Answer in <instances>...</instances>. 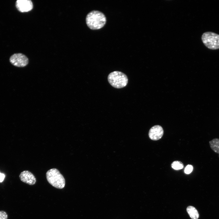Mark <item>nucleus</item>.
<instances>
[{
    "mask_svg": "<svg viewBox=\"0 0 219 219\" xmlns=\"http://www.w3.org/2000/svg\"><path fill=\"white\" fill-rule=\"evenodd\" d=\"M209 144L211 149L218 154L219 157V139L215 138L209 141Z\"/></svg>",
    "mask_w": 219,
    "mask_h": 219,
    "instance_id": "9d476101",
    "label": "nucleus"
},
{
    "mask_svg": "<svg viewBox=\"0 0 219 219\" xmlns=\"http://www.w3.org/2000/svg\"><path fill=\"white\" fill-rule=\"evenodd\" d=\"M16 6L18 10L22 12H29L33 7V3L30 0H17Z\"/></svg>",
    "mask_w": 219,
    "mask_h": 219,
    "instance_id": "423d86ee",
    "label": "nucleus"
},
{
    "mask_svg": "<svg viewBox=\"0 0 219 219\" xmlns=\"http://www.w3.org/2000/svg\"><path fill=\"white\" fill-rule=\"evenodd\" d=\"M19 177L22 182L30 185H33L36 182V179L33 175L27 170L22 172Z\"/></svg>",
    "mask_w": 219,
    "mask_h": 219,
    "instance_id": "6e6552de",
    "label": "nucleus"
},
{
    "mask_svg": "<svg viewBox=\"0 0 219 219\" xmlns=\"http://www.w3.org/2000/svg\"><path fill=\"white\" fill-rule=\"evenodd\" d=\"M163 133L162 127L158 125H155L150 129L149 132V137L153 140H158L161 138Z\"/></svg>",
    "mask_w": 219,
    "mask_h": 219,
    "instance_id": "0eeeda50",
    "label": "nucleus"
},
{
    "mask_svg": "<svg viewBox=\"0 0 219 219\" xmlns=\"http://www.w3.org/2000/svg\"><path fill=\"white\" fill-rule=\"evenodd\" d=\"M8 214L5 211H0V219H8Z\"/></svg>",
    "mask_w": 219,
    "mask_h": 219,
    "instance_id": "ddd939ff",
    "label": "nucleus"
},
{
    "mask_svg": "<svg viewBox=\"0 0 219 219\" xmlns=\"http://www.w3.org/2000/svg\"><path fill=\"white\" fill-rule=\"evenodd\" d=\"M201 39L204 44L208 49H219V34L211 32H207L203 33Z\"/></svg>",
    "mask_w": 219,
    "mask_h": 219,
    "instance_id": "20e7f679",
    "label": "nucleus"
},
{
    "mask_svg": "<svg viewBox=\"0 0 219 219\" xmlns=\"http://www.w3.org/2000/svg\"><path fill=\"white\" fill-rule=\"evenodd\" d=\"M193 170V166L190 165H187L186 167L185 170V173L186 174H189L191 173Z\"/></svg>",
    "mask_w": 219,
    "mask_h": 219,
    "instance_id": "f8f14e48",
    "label": "nucleus"
},
{
    "mask_svg": "<svg viewBox=\"0 0 219 219\" xmlns=\"http://www.w3.org/2000/svg\"><path fill=\"white\" fill-rule=\"evenodd\" d=\"M187 211L190 217L192 219H198L199 217V214L194 207L188 206L187 208Z\"/></svg>",
    "mask_w": 219,
    "mask_h": 219,
    "instance_id": "1a4fd4ad",
    "label": "nucleus"
},
{
    "mask_svg": "<svg viewBox=\"0 0 219 219\" xmlns=\"http://www.w3.org/2000/svg\"><path fill=\"white\" fill-rule=\"evenodd\" d=\"M10 63L13 65L23 67L27 65L29 60L27 57L22 53H16L11 56L9 59Z\"/></svg>",
    "mask_w": 219,
    "mask_h": 219,
    "instance_id": "39448f33",
    "label": "nucleus"
},
{
    "mask_svg": "<svg viewBox=\"0 0 219 219\" xmlns=\"http://www.w3.org/2000/svg\"><path fill=\"white\" fill-rule=\"evenodd\" d=\"M5 177V176L4 174L0 173V182H2L3 180Z\"/></svg>",
    "mask_w": 219,
    "mask_h": 219,
    "instance_id": "4468645a",
    "label": "nucleus"
},
{
    "mask_svg": "<svg viewBox=\"0 0 219 219\" xmlns=\"http://www.w3.org/2000/svg\"><path fill=\"white\" fill-rule=\"evenodd\" d=\"M108 80L111 86L118 89L126 86L128 81L127 77L125 74L117 71L110 73L108 76Z\"/></svg>",
    "mask_w": 219,
    "mask_h": 219,
    "instance_id": "7ed1b4c3",
    "label": "nucleus"
},
{
    "mask_svg": "<svg viewBox=\"0 0 219 219\" xmlns=\"http://www.w3.org/2000/svg\"><path fill=\"white\" fill-rule=\"evenodd\" d=\"M172 167L175 170H178L182 169L183 167V165L181 162L178 161H174L171 165Z\"/></svg>",
    "mask_w": 219,
    "mask_h": 219,
    "instance_id": "9b49d317",
    "label": "nucleus"
},
{
    "mask_svg": "<svg viewBox=\"0 0 219 219\" xmlns=\"http://www.w3.org/2000/svg\"><path fill=\"white\" fill-rule=\"evenodd\" d=\"M106 18L101 12L93 10L89 12L86 18V23L91 29L96 30L103 27L106 23Z\"/></svg>",
    "mask_w": 219,
    "mask_h": 219,
    "instance_id": "f257e3e1",
    "label": "nucleus"
},
{
    "mask_svg": "<svg viewBox=\"0 0 219 219\" xmlns=\"http://www.w3.org/2000/svg\"><path fill=\"white\" fill-rule=\"evenodd\" d=\"M46 175L47 181L53 186L59 189L64 187L65 179L57 169L53 168L49 170Z\"/></svg>",
    "mask_w": 219,
    "mask_h": 219,
    "instance_id": "f03ea898",
    "label": "nucleus"
}]
</instances>
